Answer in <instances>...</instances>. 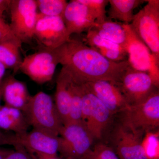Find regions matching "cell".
Instances as JSON below:
<instances>
[{"label":"cell","mask_w":159,"mask_h":159,"mask_svg":"<svg viewBox=\"0 0 159 159\" xmlns=\"http://www.w3.org/2000/svg\"><path fill=\"white\" fill-rule=\"evenodd\" d=\"M3 87L4 83L2 82L0 84V107H1V100L2 98ZM15 142V135L7 134L2 132L0 129V147L4 145H11L13 146Z\"/></svg>","instance_id":"obj_29"},{"label":"cell","mask_w":159,"mask_h":159,"mask_svg":"<svg viewBox=\"0 0 159 159\" xmlns=\"http://www.w3.org/2000/svg\"><path fill=\"white\" fill-rule=\"evenodd\" d=\"M85 40L89 47L99 52L103 57L114 50H125L119 45L101 37L92 28L87 32Z\"/></svg>","instance_id":"obj_23"},{"label":"cell","mask_w":159,"mask_h":159,"mask_svg":"<svg viewBox=\"0 0 159 159\" xmlns=\"http://www.w3.org/2000/svg\"><path fill=\"white\" fill-rule=\"evenodd\" d=\"M115 83L129 106L140 103L159 89L148 73L135 70L130 65L119 82Z\"/></svg>","instance_id":"obj_10"},{"label":"cell","mask_w":159,"mask_h":159,"mask_svg":"<svg viewBox=\"0 0 159 159\" xmlns=\"http://www.w3.org/2000/svg\"><path fill=\"white\" fill-rule=\"evenodd\" d=\"M147 1L144 0H109L110 7L108 18L129 24L133 20L134 11Z\"/></svg>","instance_id":"obj_20"},{"label":"cell","mask_w":159,"mask_h":159,"mask_svg":"<svg viewBox=\"0 0 159 159\" xmlns=\"http://www.w3.org/2000/svg\"><path fill=\"white\" fill-rule=\"evenodd\" d=\"M7 69L6 67L0 62V84H2L3 80V78L6 73V70Z\"/></svg>","instance_id":"obj_33"},{"label":"cell","mask_w":159,"mask_h":159,"mask_svg":"<svg viewBox=\"0 0 159 159\" xmlns=\"http://www.w3.org/2000/svg\"><path fill=\"white\" fill-rule=\"evenodd\" d=\"M61 16H49L38 13L34 38L40 49L54 50L70 39Z\"/></svg>","instance_id":"obj_11"},{"label":"cell","mask_w":159,"mask_h":159,"mask_svg":"<svg viewBox=\"0 0 159 159\" xmlns=\"http://www.w3.org/2000/svg\"><path fill=\"white\" fill-rule=\"evenodd\" d=\"M56 50L59 64L80 83L99 80L119 82L130 65L128 61H111L82 42L71 38Z\"/></svg>","instance_id":"obj_1"},{"label":"cell","mask_w":159,"mask_h":159,"mask_svg":"<svg viewBox=\"0 0 159 159\" xmlns=\"http://www.w3.org/2000/svg\"><path fill=\"white\" fill-rule=\"evenodd\" d=\"M29 155V156L31 157V158L32 159H65L63 158H61L58 157L57 156L43 157L39 156L34 155Z\"/></svg>","instance_id":"obj_34"},{"label":"cell","mask_w":159,"mask_h":159,"mask_svg":"<svg viewBox=\"0 0 159 159\" xmlns=\"http://www.w3.org/2000/svg\"><path fill=\"white\" fill-rule=\"evenodd\" d=\"M84 83L91 93L104 104L114 116L129 106L115 82L99 80Z\"/></svg>","instance_id":"obj_14"},{"label":"cell","mask_w":159,"mask_h":159,"mask_svg":"<svg viewBox=\"0 0 159 159\" xmlns=\"http://www.w3.org/2000/svg\"><path fill=\"white\" fill-rule=\"evenodd\" d=\"M72 77L70 71L62 66L56 80L54 103L63 125L69 122L71 103Z\"/></svg>","instance_id":"obj_17"},{"label":"cell","mask_w":159,"mask_h":159,"mask_svg":"<svg viewBox=\"0 0 159 159\" xmlns=\"http://www.w3.org/2000/svg\"><path fill=\"white\" fill-rule=\"evenodd\" d=\"M83 4L90 8L97 16L96 21L100 22L107 18L106 7L109 0H79Z\"/></svg>","instance_id":"obj_27"},{"label":"cell","mask_w":159,"mask_h":159,"mask_svg":"<svg viewBox=\"0 0 159 159\" xmlns=\"http://www.w3.org/2000/svg\"><path fill=\"white\" fill-rule=\"evenodd\" d=\"M40 14L49 16H62L68 2L65 0H36Z\"/></svg>","instance_id":"obj_24"},{"label":"cell","mask_w":159,"mask_h":159,"mask_svg":"<svg viewBox=\"0 0 159 159\" xmlns=\"http://www.w3.org/2000/svg\"><path fill=\"white\" fill-rule=\"evenodd\" d=\"M15 150L6 159H32L26 151L20 145L14 146Z\"/></svg>","instance_id":"obj_30"},{"label":"cell","mask_w":159,"mask_h":159,"mask_svg":"<svg viewBox=\"0 0 159 159\" xmlns=\"http://www.w3.org/2000/svg\"><path fill=\"white\" fill-rule=\"evenodd\" d=\"M143 138L119 121L114 122L107 137L119 159H147L142 147Z\"/></svg>","instance_id":"obj_12"},{"label":"cell","mask_w":159,"mask_h":159,"mask_svg":"<svg viewBox=\"0 0 159 159\" xmlns=\"http://www.w3.org/2000/svg\"><path fill=\"white\" fill-rule=\"evenodd\" d=\"M9 8L11 31L22 43H30L34 38L38 13L36 1L11 0Z\"/></svg>","instance_id":"obj_8"},{"label":"cell","mask_w":159,"mask_h":159,"mask_svg":"<svg viewBox=\"0 0 159 159\" xmlns=\"http://www.w3.org/2000/svg\"><path fill=\"white\" fill-rule=\"evenodd\" d=\"M14 150L0 147V159H6Z\"/></svg>","instance_id":"obj_32"},{"label":"cell","mask_w":159,"mask_h":159,"mask_svg":"<svg viewBox=\"0 0 159 159\" xmlns=\"http://www.w3.org/2000/svg\"><path fill=\"white\" fill-rule=\"evenodd\" d=\"M11 0H0V17H2L4 11L9 8Z\"/></svg>","instance_id":"obj_31"},{"label":"cell","mask_w":159,"mask_h":159,"mask_svg":"<svg viewBox=\"0 0 159 159\" xmlns=\"http://www.w3.org/2000/svg\"><path fill=\"white\" fill-rule=\"evenodd\" d=\"M134 14L130 25L159 65V1L148 0Z\"/></svg>","instance_id":"obj_5"},{"label":"cell","mask_w":159,"mask_h":159,"mask_svg":"<svg viewBox=\"0 0 159 159\" xmlns=\"http://www.w3.org/2000/svg\"><path fill=\"white\" fill-rule=\"evenodd\" d=\"M118 116L119 122L141 136L144 137L149 132L159 130V89L144 101L129 106Z\"/></svg>","instance_id":"obj_2"},{"label":"cell","mask_w":159,"mask_h":159,"mask_svg":"<svg viewBox=\"0 0 159 159\" xmlns=\"http://www.w3.org/2000/svg\"><path fill=\"white\" fill-rule=\"evenodd\" d=\"M3 83L2 98L5 105L25 113L32 97L25 83L10 75L3 80Z\"/></svg>","instance_id":"obj_16"},{"label":"cell","mask_w":159,"mask_h":159,"mask_svg":"<svg viewBox=\"0 0 159 159\" xmlns=\"http://www.w3.org/2000/svg\"><path fill=\"white\" fill-rule=\"evenodd\" d=\"M22 43L19 40H9L0 43V62L7 69H11L14 74L19 70L22 62L20 49Z\"/></svg>","instance_id":"obj_21"},{"label":"cell","mask_w":159,"mask_h":159,"mask_svg":"<svg viewBox=\"0 0 159 159\" xmlns=\"http://www.w3.org/2000/svg\"><path fill=\"white\" fill-rule=\"evenodd\" d=\"M25 113L34 129L59 136L63 124L55 103L48 94L40 91L32 96Z\"/></svg>","instance_id":"obj_4"},{"label":"cell","mask_w":159,"mask_h":159,"mask_svg":"<svg viewBox=\"0 0 159 159\" xmlns=\"http://www.w3.org/2000/svg\"><path fill=\"white\" fill-rule=\"evenodd\" d=\"M61 17L70 36L73 34L87 32L97 20L93 10L79 0L68 2Z\"/></svg>","instance_id":"obj_15"},{"label":"cell","mask_w":159,"mask_h":159,"mask_svg":"<svg viewBox=\"0 0 159 159\" xmlns=\"http://www.w3.org/2000/svg\"><path fill=\"white\" fill-rule=\"evenodd\" d=\"M59 64L56 49H40L29 54L23 59L19 70L29 78L39 84L52 80L56 67Z\"/></svg>","instance_id":"obj_9"},{"label":"cell","mask_w":159,"mask_h":159,"mask_svg":"<svg viewBox=\"0 0 159 159\" xmlns=\"http://www.w3.org/2000/svg\"><path fill=\"white\" fill-rule=\"evenodd\" d=\"M91 28L101 37L124 48L126 34L122 23L113 21L107 17L102 21H96L93 26Z\"/></svg>","instance_id":"obj_19"},{"label":"cell","mask_w":159,"mask_h":159,"mask_svg":"<svg viewBox=\"0 0 159 159\" xmlns=\"http://www.w3.org/2000/svg\"><path fill=\"white\" fill-rule=\"evenodd\" d=\"M9 40L20 41L11 31L9 25L0 17V43Z\"/></svg>","instance_id":"obj_28"},{"label":"cell","mask_w":159,"mask_h":159,"mask_svg":"<svg viewBox=\"0 0 159 159\" xmlns=\"http://www.w3.org/2000/svg\"><path fill=\"white\" fill-rule=\"evenodd\" d=\"M30 126L28 118L22 111L6 105L1 106L0 129L20 135L28 132Z\"/></svg>","instance_id":"obj_18"},{"label":"cell","mask_w":159,"mask_h":159,"mask_svg":"<svg viewBox=\"0 0 159 159\" xmlns=\"http://www.w3.org/2000/svg\"><path fill=\"white\" fill-rule=\"evenodd\" d=\"M59 152L65 159H84L94 141L82 122L63 125L60 133Z\"/></svg>","instance_id":"obj_7"},{"label":"cell","mask_w":159,"mask_h":159,"mask_svg":"<svg viewBox=\"0 0 159 159\" xmlns=\"http://www.w3.org/2000/svg\"><path fill=\"white\" fill-rule=\"evenodd\" d=\"M84 159H119L115 151L107 143L98 142L89 152Z\"/></svg>","instance_id":"obj_26"},{"label":"cell","mask_w":159,"mask_h":159,"mask_svg":"<svg viewBox=\"0 0 159 159\" xmlns=\"http://www.w3.org/2000/svg\"><path fill=\"white\" fill-rule=\"evenodd\" d=\"M126 34L124 48L127 61L131 67L148 73L157 87L159 85V65L154 59L150 50L137 35L130 24L122 23Z\"/></svg>","instance_id":"obj_6"},{"label":"cell","mask_w":159,"mask_h":159,"mask_svg":"<svg viewBox=\"0 0 159 159\" xmlns=\"http://www.w3.org/2000/svg\"><path fill=\"white\" fill-rule=\"evenodd\" d=\"M80 84L83 101L82 123L94 141L103 142L112 127L115 116L87 89L84 83H80Z\"/></svg>","instance_id":"obj_3"},{"label":"cell","mask_w":159,"mask_h":159,"mask_svg":"<svg viewBox=\"0 0 159 159\" xmlns=\"http://www.w3.org/2000/svg\"><path fill=\"white\" fill-rule=\"evenodd\" d=\"M142 145L147 159H159V130L145 134Z\"/></svg>","instance_id":"obj_25"},{"label":"cell","mask_w":159,"mask_h":159,"mask_svg":"<svg viewBox=\"0 0 159 159\" xmlns=\"http://www.w3.org/2000/svg\"><path fill=\"white\" fill-rule=\"evenodd\" d=\"M15 145L22 147L30 155L56 157L59 152L60 137L33 129L20 135H16Z\"/></svg>","instance_id":"obj_13"},{"label":"cell","mask_w":159,"mask_h":159,"mask_svg":"<svg viewBox=\"0 0 159 159\" xmlns=\"http://www.w3.org/2000/svg\"><path fill=\"white\" fill-rule=\"evenodd\" d=\"M71 77V103L67 124L82 122L83 101L81 84L75 80L72 75Z\"/></svg>","instance_id":"obj_22"}]
</instances>
